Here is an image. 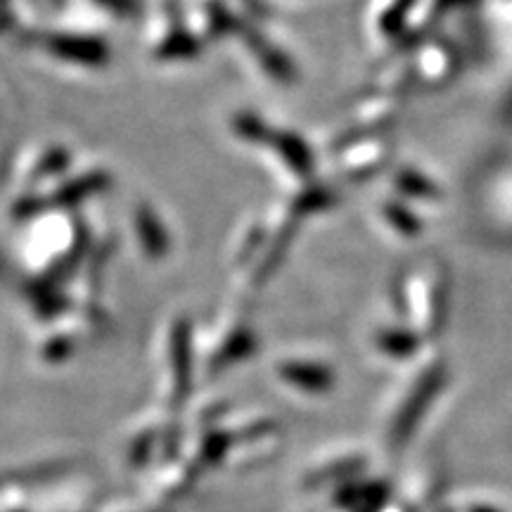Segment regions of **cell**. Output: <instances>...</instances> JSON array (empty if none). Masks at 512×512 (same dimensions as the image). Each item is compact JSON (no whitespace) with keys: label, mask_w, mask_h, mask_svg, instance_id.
I'll return each instance as SVG.
<instances>
[{"label":"cell","mask_w":512,"mask_h":512,"mask_svg":"<svg viewBox=\"0 0 512 512\" xmlns=\"http://www.w3.org/2000/svg\"><path fill=\"white\" fill-rule=\"evenodd\" d=\"M192 392V339L185 320H176L166 332L162 366L157 373V396L162 406L181 411Z\"/></svg>","instance_id":"2"},{"label":"cell","mask_w":512,"mask_h":512,"mask_svg":"<svg viewBox=\"0 0 512 512\" xmlns=\"http://www.w3.org/2000/svg\"><path fill=\"white\" fill-rule=\"evenodd\" d=\"M55 50H60V53L69 55L72 60H79V62H100L102 57H105V50H102L98 43L74 41V38H69V41L55 43Z\"/></svg>","instance_id":"10"},{"label":"cell","mask_w":512,"mask_h":512,"mask_svg":"<svg viewBox=\"0 0 512 512\" xmlns=\"http://www.w3.org/2000/svg\"><path fill=\"white\" fill-rule=\"evenodd\" d=\"M100 512H169V508L152 501H131V498H117V501L102 505Z\"/></svg>","instance_id":"11"},{"label":"cell","mask_w":512,"mask_h":512,"mask_svg":"<svg viewBox=\"0 0 512 512\" xmlns=\"http://www.w3.org/2000/svg\"><path fill=\"white\" fill-rule=\"evenodd\" d=\"M181 420L171 408L155 403L138 415H133L121 434V458L131 472L145 475L152 465L178 448Z\"/></svg>","instance_id":"1"},{"label":"cell","mask_w":512,"mask_h":512,"mask_svg":"<svg viewBox=\"0 0 512 512\" xmlns=\"http://www.w3.org/2000/svg\"><path fill=\"white\" fill-rule=\"evenodd\" d=\"M200 477V472H197L176 448V451H171L169 456H164L159 463H155L145 472L147 501L162 505V508H169V505L190 496L192 489L200 482Z\"/></svg>","instance_id":"4"},{"label":"cell","mask_w":512,"mask_h":512,"mask_svg":"<svg viewBox=\"0 0 512 512\" xmlns=\"http://www.w3.org/2000/svg\"><path fill=\"white\" fill-rule=\"evenodd\" d=\"M0 512H36L34 486L3 484V489H0Z\"/></svg>","instance_id":"9"},{"label":"cell","mask_w":512,"mask_h":512,"mask_svg":"<svg viewBox=\"0 0 512 512\" xmlns=\"http://www.w3.org/2000/svg\"><path fill=\"white\" fill-rule=\"evenodd\" d=\"M366 458L358 453V448L347 444H330L320 446L304 460V465L297 472V484L304 491H323L332 486L358 477Z\"/></svg>","instance_id":"3"},{"label":"cell","mask_w":512,"mask_h":512,"mask_svg":"<svg viewBox=\"0 0 512 512\" xmlns=\"http://www.w3.org/2000/svg\"><path fill=\"white\" fill-rule=\"evenodd\" d=\"M256 347L254 332L249 330L245 320H223L221 328L216 330L214 344L202 351V368L207 375H219L223 370L235 366V363L245 361L252 356Z\"/></svg>","instance_id":"7"},{"label":"cell","mask_w":512,"mask_h":512,"mask_svg":"<svg viewBox=\"0 0 512 512\" xmlns=\"http://www.w3.org/2000/svg\"><path fill=\"white\" fill-rule=\"evenodd\" d=\"M34 505L36 512H100L98 489L76 475L34 486Z\"/></svg>","instance_id":"6"},{"label":"cell","mask_w":512,"mask_h":512,"mask_svg":"<svg viewBox=\"0 0 512 512\" xmlns=\"http://www.w3.org/2000/svg\"><path fill=\"white\" fill-rule=\"evenodd\" d=\"M273 377L280 387L299 396H313V399L330 394L335 387V370L320 358L311 356L278 358V363L273 366Z\"/></svg>","instance_id":"5"},{"label":"cell","mask_w":512,"mask_h":512,"mask_svg":"<svg viewBox=\"0 0 512 512\" xmlns=\"http://www.w3.org/2000/svg\"><path fill=\"white\" fill-rule=\"evenodd\" d=\"M283 451V432L275 430L261 437L240 441L230 448V456L226 463V470L230 472H252L259 470L268 463H273L278 458V453Z\"/></svg>","instance_id":"8"}]
</instances>
